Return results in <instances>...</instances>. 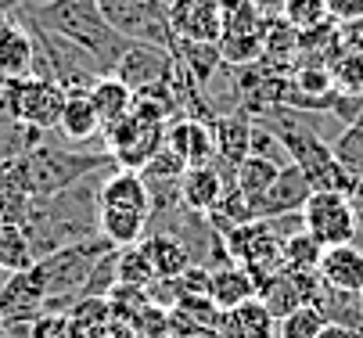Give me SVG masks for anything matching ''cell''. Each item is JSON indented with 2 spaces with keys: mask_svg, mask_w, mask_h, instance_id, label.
I'll return each instance as SVG.
<instances>
[{
  "mask_svg": "<svg viewBox=\"0 0 363 338\" xmlns=\"http://www.w3.org/2000/svg\"><path fill=\"white\" fill-rule=\"evenodd\" d=\"M166 148H173L187 162V169L216 162V137H213V126L205 119H191V116L173 119L169 130H166Z\"/></svg>",
  "mask_w": 363,
  "mask_h": 338,
  "instance_id": "obj_12",
  "label": "cell"
},
{
  "mask_svg": "<svg viewBox=\"0 0 363 338\" xmlns=\"http://www.w3.org/2000/svg\"><path fill=\"white\" fill-rule=\"evenodd\" d=\"M302 223L306 234L320 241L324 249L349 245V241H356L352 195H345V191H313L302 205Z\"/></svg>",
  "mask_w": 363,
  "mask_h": 338,
  "instance_id": "obj_5",
  "label": "cell"
},
{
  "mask_svg": "<svg viewBox=\"0 0 363 338\" xmlns=\"http://www.w3.org/2000/svg\"><path fill=\"white\" fill-rule=\"evenodd\" d=\"M209 299L216 303V310H238L248 299H259V281L241 263L216 266L213 270V281H209Z\"/></svg>",
  "mask_w": 363,
  "mask_h": 338,
  "instance_id": "obj_19",
  "label": "cell"
},
{
  "mask_svg": "<svg viewBox=\"0 0 363 338\" xmlns=\"http://www.w3.org/2000/svg\"><path fill=\"white\" fill-rule=\"evenodd\" d=\"M0 338H33V320L0 317Z\"/></svg>",
  "mask_w": 363,
  "mask_h": 338,
  "instance_id": "obj_36",
  "label": "cell"
},
{
  "mask_svg": "<svg viewBox=\"0 0 363 338\" xmlns=\"http://www.w3.org/2000/svg\"><path fill=\"white\" fill-rule=\"evenodd\" d=\"M288 166V162H284ZM281 173V162H270V159H259V155H248L238 169H234V187L248 198V205L255 209V202L270 191V184L277 180Z\"/></svg>",
  "mask_w": 363,
  "mask_h": 338,
  "instance_id": "obj_26",
  "label": "cell"
},
{
  "mask_svg": "<svg viewBox=\"0 0 363 338\" xmlns=\"http://www.w3.org/2000/svg\"><path fill=\"white\" fill-rule=\"evenodd\" d=\"M320 256H324V245H320V241H313L306 230H298L288 241H281L284 270H317L320 266Z\"/></svg>",
  "mask_w": 363,
  "mask_h": 338,
  "instance_id": "obj_31",
  "label": "cell"
},
{
  "mask_svg": "<svg viewBox=\"0 0 363 338\" xmlns=\"http://www.w3.org/2000/svg\"><path fill=\"white\" fill-rule=\"evenodd\" d=\"M112 245L105 237H90V241H76V245H65L58 252H50L43 259H36V274L47 288V306L43 313H69L72 303L83 295V288H86V277L94 270V263L105 256Z\"/></svg>",
  "mask_w": 363,
  "mask_h": 338,
  "instance_id": "obj_3",
  "label": "cell"
},
{
  "mask_svg": "<svg viewBox=\"0 0 363 338\" xmlns=\"http://www.w3.org/2000/svg\"><path fill=\"white\" fill-rule=\"evenodd\" d=\"M69 320H72V338H108V331L116 327L108 299H76Z\"/></svg>",
  "mask_w": 363,
  "mask_h": 338,
  "instance_id": "obj_24",
  "label": "cell"
},
{
  "mask_svg": "<svg viewBox=\"0 0 363 338\" xmlns=\"http://www.w3.org/2000/svg\"><path fill=\"white\" fill-rule=\"evenodd\" d=\"M320 338H359V334H352V331L342 327V324H328V327L320 331Z\"/></svg>",
  "mask_w": 363,
  "mask_h": 338,
  "instance_id": "obj_38",
  "label": "cell"
},
{
  "mask_svg": "<svg viewBox=\"0 0 363 338\" xmlns=\"http://www.w3.org/2000/svg\"><path fill=\"white\" fill-rule=\"evenodd\" d=\"M223 191H227V176L216 169V162L213 166H191L180 180V205L209 216L216 209V202L223 198Z\"/></svg>",
  "mask_w": 363,
  "mask_h": 338,
  "instance_id": "obj_18",
  "label": "cell"
},
{
  "mask_svg": "<svg viewBox=\"0 0 363 338\" xmlns=\"http://www.w3.org/2000/svg\"><path fill=\"white\" fill-rule=\"evenodd\" d=\"M359 338H363V334H359Z\"/></svg>",
  "mask_w": 363,
  "mask_h": 338,
  "instance_id": "obj_42",
  "label": "cell"
},
{
  "mask_svg": "<svg viewBox=\"0 0 363 338\" xmlns=\"http://www.w3.org/2000/svg\"><path fill=\"white\" fill-rule=\"evenodd\" d=\"M209 126H213V137H216V169L227 176V184H234V169L252 155L255 119L245 116V112H220Z\"/></svg>",
  "mask_w": 363,
  "mask_h": 338,
  "instance_id": "obj_8",
  "label": "cell"
},
{
  "mask_svg": "<svg viewBox=\"0 0 363 338\" xmlns=\"http://www.w3.org/2000/svg\"><path fill=\"white\" fill-rule=\"evenodd\" d=\"M223 241H227L230 259L241 263V266H248L259 284H263L267 277H274L277 270H284L281 241L270 234V227L263 220H248V223L234 227L230 234H223Z\"/></svg>",
  "mask_w": 363,
  "mask_h": 338,
  "instance_id": "obj_7",
  "label": "cell"
},
{
  "mask_svg": "<svg viewBox=\"0 0 363 338\" xmlns=\"http://www.w3.org/2000/svg\"><path fill=\"white\" fill-rule=\"evenodd\" d=\"M140 252L147 256V263H151L155 277H162V281H177L187 266H194V263H191V252L184 249V241H180V237H173L169 230L144 234Z\"/></svg>",
  "mask_w": 363,
  "mask_h": 338,
  "instance_id": "obj_20",
  "label": "cell"
},
{
  "mask_svg": "<svg viewBox=\"0 0 363 338\" xmlns=\"http://www.w3.org/2000/svg\"><path fill=\"white\" fill-rule=\"evenodd\" d=\"M209 338H277V317L263 299H248L238 310H220Z\"/></svg>",
  "mask_w": 363,
  "mask_h": 338,
  "instance_id": "obj_14",
  "label": "cell"
},
{
  "mask_svg": "<svg viewBox=\"0 0 363 338\" xmlns=\"http://www.w3.org/2000/svg\"><path fill=\"white\" fill-rule=\"evenodd\" d=\"M328 72L335 90L342 94H363V47H352L342 40V47L328 58Z\"/></svg>",
  "mask_w": 363,
  "mask_h": 338,
  "instance_id": "obj_27",
  "label": "cell"
},
{
  "mask_svg": "<svg viewBox=\"0 0 363 338\" xmlns=\"http://www.w3.org/2000/svg\"><path fill=\"white\" fill-rule=\"evenodd\" d=\"M328 327V317L320 306H298L295 313L277 320V338H320Z\"/></svg>",
  "mask_w": 363,
  "mask_h": 338,
  "instance_id": "obj_32",
  "label": "cell"
},
{
  "mask_svg": "<svg viewBox=\"0 0 363 338\" xmlns=\"http://www.w3.org/2000/svg\"><path fill=\"white\" fill-rule=\"evenodd\" d=\"M18 4H43V0H18Z\"/></svg>",
  "mask_w": 363,
  "mask_h": 338,
  "instance_id": "obj_40",
  "label": "cell"
},
{
  "mask_svg": "<svg viewBox=\"0 0 363 338\" xmlns=\"http://www.w3.org/2000/svg\"><path fill=\"white\" fill-rule=\"evenodd\" d=\"M101 169H119L108 152H76V148H62V144H47V140L29 148L22 159H15L18 184L29 198H50Z\"/></svg>",
  "mask_w": 363,
  "mask_h": 338,
  "instance_id": "obj_2",
  "label": "cell"
},
{
  "mask_svg": "<svg viewBox=\"0 0 363 338\" xmlns=\"http://www.w3.org/2000/svg\"><path fill=\"white\" fill-rule=\"evenodd\" d=\"M169 58H173V51H162V47H151V43H130V47H126V55L119 58V65L112 69V76H116V79H123L133 94H140V90L155 86V83H159V79L166 76Z\"/></svg>",
  "mask_w": 363,
  "mask_h": 338,
  "instance_id": "obj_13",
  "label": "cell"
},
{
  "mask_svg": "<svg viewBox=\"0 0 363 338\" xmlns=\"http://www.w3.org/2000/svg\"><path fill=\"white\" fill-rule=\"evenodd\" d=\"M105 22L133 40V43H151L162 47V51H173V26H169V11L159 4V0H97Z\"/></svg>",
  "mask_w": 363,
  "mask_h": 338,
  "instance_id": "obj_4",
  "label": "cell"
},
{
  "mask_svg": "<svg viewBox=\"0 0 363 338\" xmlns=\"http://www.w3.org/2000/svg\"><path fill=\"white\" fill-rule=\"evenodd\" d=\"M4 277H8V274H4V270H0V284H4Z\"/></svg>",
  "mask_w": 363,
  "mask_h": 338,
  "instance_id": "obj_41",
  "label": "cell"
},
{
  "mask_svg": "<svg viewBox=\"0 0 363 338\" xmlns=\"http://www.w3.org/2000/svg\"><path fill=\"white\" fill-rule=\"evenodd\" d=\"M36 69V36L33 29L11 15L0 29V79H26Z\"/></svg>",
  "mask_w": 363,
  "mask_h": 338,
  "instance_id": "obj_15",
  "label": "cell"
},
{
  "mask_svg": "<svg viewBox=\"0 0 363 338\" xmlns=\"http://www.w3.org/2000/svg\"><path fill=\"white\" fill-rule=\"evenodd\" d=\"M259 299L267 303V310L281 320L288 313H295L298 306H306V295H302V288L295 281L291 270H277L274 277H267L263 284H259Z\"/></svg>",
  "mask_w": 363,
  "mask_h": 338,
  "instance_id": "obj_25",
  "label": "cell"
},
{
  "mask_svg": "<svg viewBox=\"0 0 363 338\" xmlns=\"http://www.w3.org/2000/svg\"><path fill=\"white\" fill-rule=\"evenodd\" d=\"M147 227H151V216L133 213V209H108V205H101V216H97V234L105 237L112 249L140 245Z\"/></svg>",
  "mask_w": 363,
  "mask_h": 338,
  "instance_id": "obj_23",
  "label": "cell"
},
{
  "mask_svg": "<svg viewBox=\"0 0 363 338\" xmlns=\"http://www.w3.org/2000/svg\"><path fill=\"white\" fill-rule=\"evenodd\" d=\"M33 338H72L69 313H40L33 320Z\"/></svg>",
  "mask_w": 363,
  "mask_h": 338,
  "instance_id": "obj_34",
  "label": "cell"
},
{
  "mask_svg": "<svg viewBox=\"0 0 363 338\" xmlns=\"http://www.w3.org/2000/svg\"><path fill=\"white\" fill-rule=\"evenodd\" d=\"M309 195H313V187H309L306 173L295 162H288V166H281V173L270 184V191L255 202L252 216L255 220H270V216H284V213H302Z\"/></svg>",
  "mask_w": 363,
  "mask_h": 338,
  "instance_id": "obj_11",
  "label": "cell"
},
{
  "mask_svg": "<svg viewBox=\"0 0 363 338\" xmlns=\"http://www.w3.org/2000/svg\"><path fill=\"white\" fill-rule=\"evenodd\" d=\"M324 4L331 11V22H338V26L363 22V0H324Z\"/></svg>",
  "mask_w": 363,
  "mask_h": 338,
  "instance_id": "obj_35",
  "label": "cell"
},
{
  "mask_svg": "<svg viewBox=\"0 0 363 338\" xmlns=\"http://www.w3.org/2000/svg\"><path fill=\"white\" fill-rule=\"evenodd\" d=\"M8 22H11V11H4V8H0V29H4Z\"/></svg>",
  "mask_w": 363,
  "mask_h": 338,
  "instance_id": "obj_39",
  "label": "cell"
},
{
  "mask_svg": "<svg viewBox=\"0 0 363 338\" xmlns=\"http://www.w3.org/2000/svg\"><path fill=\"white\" fill-rule=\"evenodd\" d=\"M47 306V288L36 274V266L8 274L0 284V317L11 320H36Z\"/></svg>",
  "mask_w": 363,
  "mask_h": 338,
  "instance_id": "obj_10",
  "label": "cell"
},
{
  "mask_svg": "<svg viewBox=\"0 0 363 338\" xmlns=\"http://www.w3.org/2000/svg\"><path fill=\"white\" fill-rule=\"evenodd\" d=\"M281 18L295 33H302V36L331 26V11H328L324 0H284V4H281Z\"/></svg>",
  "mask_w": 363,
  "mask_h": 338,
  "instance_id": "obj_30",
  "label": "cell"
},
{
  "mask_svg": "<svg viewBox=\"0 0 363 338\" xmlns=\"http://www.w3.org/2000/svg\"><path fill=\"white\" fill-rule=\"evenodd\" d=\"M97 202L108 205V209H133V213L151 216V191H147L144 176L133 173V169H112L101 180Z\"/></svg>",
  "mask_w": 363,
  "mask_h": 338,
  "instance_id": "obj_17",
  "label": "cell"
},
{
  "mask_svg": "<svg viewBox=\"0 0 363 338\" xmlns=\"http://www.w3.org/2000/svg\"><path fill=\"white\" fill-rule=\"evenodd\" d=\"M169 26L177 40L220 43L223 36V4L220 0H177L169 8Z\"/></svg>",
  "mask_w": 363,
  "mask_h": 338,
  "instance_id": "obj_9",
  "label": "cell"
},
{
  "mask_svg": "<svg viewBox=\"0 0 363 338\" xmlns=\"http://www.w3.org/2000/svg\"><path fill=\"white\" fill-rule=\"evenodd\" d=\"M58 133L69 140V148H83L86 140L101 137V119L94 112L90 90H72L65 98V108H62V119H58Z\"/></svg>",
  "mask_w": 363,
  "mask_h": 338,
  "instance_id": "obj_22",
  "label": "cell"
},
{
  "mask_svg": "<svg viewBox=\"0 0 363 338\" xmlns=\"http://www.w3.org/2000/svg\"><path fill=\"white\" fill-rule=\"evenodd\" d=\"M69 90L55 79H43V76H26V79H11V108L15 119L33 126V130H58L62 108H65Z\"/></svg>",
  "mask_w": 363,
  "mask_h": 338,
  "instance_id": "obj_6",
  "label": "cell"
},
{
  "mask_svg": "<svg viewBox=\"0 0 363 338\" xmlns=\"http://www.w3.org/2000/svg\"><path fill=\"white\" fill-rule=\"evenodd\" d=\"M90 101H94V112L101 119V137H105L108 130H116L130 112H133V90L116 79V76H101L94 86H90Z\"/></svg>",
  "mask_w": 363,
  "mask_h": 338,
  "instance_id": "obj_21",
  "label": "cell"
},
{
  "mask_svg": "<svg viewBox=\"0 0 363 338\" xmlns=\"http://www.w3.org/2000/svg\"><path fill=\"white\" fill-rule=\"evenodd\" d=\"M320 310H324L328 324H342L352 334H363V295L359 292H335V288H324Z\"/></svg>",
  "mask_w": 363,
  "mask_h": 338,
  "instance_id": "obj_28",
  "label": "cell"
},
{
  "mask_svg": "<svg viewBox=\"0 0 363 338\" xmlns=\"http://www.w3.org/2000/svg\"><path fill=\"white\" fill-rule=\"evenodd\" d=\"M36 263L33 256V245L18 223H0V270L4 274H18V270H29Z\"/></svg>",
  "mask_w": 363,
  "mask_h": 338,
  "instance_id": "obj_29",
  "label": "cell"
},
{
  "mask_svg": "<svg viewBox=\"0 0 363 338\" xmlns=\"http://www.w3.org/2000/svg\"><path fill=\"white\" fill-rule=\"evenodd\" d=\"M155 281V270L147 263V256L140 252V245H130V249H119V284H130V288H144Z\"/></svg>",
  "mask_w": 363,
  "mask_h": 338,
  "instance_id": "obj_33",
  "label": "cell"
},
{
  "mask_svg": "<svg viewBox=\"0 0 363 338\" xmlns=\"http://www.w3.org/2000/svg\"><path fill=\"white\" fill-rule=\"evenodd\" d=\"M352 213H356V237H363V184L352 191Z\"/></svg>",
  "mask_w": 363,
  "mask_h": 338,
  "instance_id": "obj_37",
  "label": "cell"
},
{
  "mask_svg": "<svg viewBox=\"0 0 363 338\" xmlns=\"http://www.w3.org/2000/svg\"><path fill=\"white\" fill-rule=\"evenodd\" d=\"M317 274L328 288H335V292H359L363 295V249L356 241L324 249Z\"/></svg>",
  "mask_w": 363,
  "mask_h": 338,
  "instance_id": "obj_16",
  "label": "cell"
},
{
  "mask_svg": "<svg viewBox=\"0 0 363 338\" xmlns=\"http://www.w3.org/2000/svg\"><path fill=\"white\" fill-rule=\"evenodd\" d=\"M11 15H18L22 22H33V26H40L47 33L76 43L79 51H86L97 62V69L105 76H112V69L126 55V47L133 43V40L119 36L105 22L97 0H43V4H18V8H11Z\"/></svg>",
  "mask_w": 363,
  "mask_h": 338,
  "instance_id": "obj_1",
  "label": "cell"
}]
</instances>
